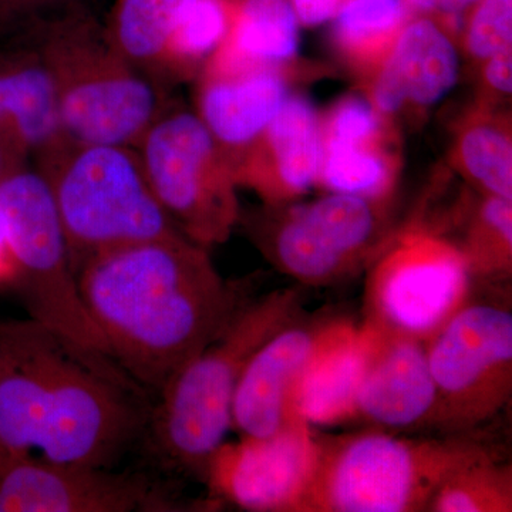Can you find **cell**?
I'll return each mask as SVG.
<instances>
[{
  "mask_svg": "<svg viewBox=\"0 0 512 512\" xmlns=\"http://www.w3.org/2000/svg\"><path fill=\"white\" fill-rule=\"evenodd\" d=\"M456 168L483 194L512 200V141L507 121L474 114L458 130Z\"/></svg>",
  "mask_w": 512,
  "mask_h": 512,
  "instance_id": "d4e9b609",
  "label": "cell"
},
{
  "mask_svg": "<svg viewBox=\"0 0 512 512\" xmlns=\"http://www.w3.org/2000/svg\"><path fill=\"white\" fill-rule=\"evenodd\" d=\"M190 0H120L106 33L124 59L163 82L171 37Z\"/></svg>",
  "mask_w": 512,
  "mask_h": 512,
  "instance_id": "7402d4cb",
  "label": "cell"
},
{
  "mask_svg": "<svg viewBox=\"0 0 512 512\" xmlns=\"http://www.w3.org/2000/svg\"><path fill=\"white\" fill-rule=\"evenodd\" d=\"M365 362L357 387L355 421L375 429L413 431L436 427L437 389L426 342L360 322Z\"/></svg>",
  "mask_w": 512,
  "mask_h": 512,
  "instance_id": "5bb4252c",
  "label": "cell"
},
{
  "mask_svg": "<svg viewBox=\"0 0 512 512\" xmlns=\"http://www.w3.org/2000/svg\"><path fill=\"white\" fill-rule=\"evenodd\" d=\"M437 389L436 429L460 434L494 419L512 394V313L468 301L426 342Z\"/></svg>",
  "mask_w": 512,
  "mask_h": 512,
  "instance_id": "8fae6325",
  "label": "cell"
},
{
  "mask_svg": "<svg viewBox=\"0 0 512 512\" xmlns=\"http://www.w3.org/2000/svg\"><path fill=\"white\" fill-rule=\"evenodd\" d=\"M25 163L18 160L15 156L6 151L5 148L0 146V181L6 177V175L15 171L16 168L23 167Z\"/></svg>",
  "mask_w": 512,
  "mask_h": 512,
  "instance_id": "d590c367",
  "label": "cell"
},
{
  "mask_svg": "<svg viewBox=\"0 0 512 512\" xmlns=\"http://www.w3.org/2000/svg\"><path fill=\"white\" fill-rule=\"evenodd\" d=\"M387 201L330 192L255 212L248 231L275 268L302 285L330 286L367 268L386 244Z\"/></svg>",
  "mask_w": 512,
  "mask_h": 512,
  "instance_id": "9c48e42d",
  "label": "cell"
},
{
  "mask_svg": "<svg viewBox=\"0 0 512 512\" xmlns=\"http://www.w3.org/2000/svg\"><path fill=\"white\" fill-rule=\"evenodd\" d=\"M134 148L174 227L207 249L227 241L241 221L238 185L231 160L200 117L168 107Z\"/></svg>",
  "mask_w": 512,
  "mask_h": 512,
  "instance_id": "ba28073f",
  "label": "cell"
},
{
  "mask_svg": "<svg viewBox=\"0 0 512 512\" xmlns=\"http://www.w3.org/2000/svg\"><path fill=\"white\" fill-rule=\"evenodd\" d=\"M366 338L360 323L343 318L332 338L320 348L296 384L293 412L311 427L355 421V400Z\"/></svg>",
  "mask_w": 512,
  "mask_h": 512,
  "instance_id": "ffe728a7",
  "label": "cell"
},
{
  "mask_svg": "<svg viewBox=\"0 0 512 512\" xmlns=\"http://www.w3.org/2000/svg\"><path fill=\"white\" fill-rule=\"evenodd\" d=\"M188 507L143 473H116L32 454L0 473V512H177Z\"/></svg>",
  "mask_w": 512,
  "mask_h": 512,
  "instance_id": "4fadbf2b",
  "label": "cell"
},
{
  "mask_svg": "<svg viewBox=\"0 0 512 512\" xmlns=\"http://www.w3.org/2000/svg\"><path fill=\"white\" fill-rule=\"evenodd\" d=\"M454 241L466 259L473 279L510 278L512 271V200L483 194L457 205Z\"/></svg>",
  "mask_w": 512,
  "mask_h": 512,
  "instance_id": "603a6c76",
  "label": "cell"
},
{
  "mask_svg": "<svg viewBox=\"0 0 512 512\" xmlns=\"http://www.w3.org/2000/svg\"><path fill=\"white\" fill-rule=\"evenodd\" d=\"M153 402L104 353L32 318L0 320V473L33 450L111 468L144 436Z\"/></svg>",
  "mask_w": 512,
  "mask_h": 512,
  "instance_id": "6da1fadb",
  "label": "cell"
},
{
  "mask_svg": "<svg viewBox=\"0 0 512 512\" xmlns=\"http://www.w3.org/2000/svg\"><path fill=\"white\" fill-rule=\"evenodd\" d=\"M0 225L18 266L13 286L30 318L109 356L84 306L52 192L37 168L23 165L0 181Z\"/></svg>",
  "mask_w": 512,
  "mask_h": 512,
  "instance_id": "52a82bcc",
  "label": "cell"
},
{
  "mask_svg": "<svg viewBox=\"0 0 512 512\" xmlns=\"http://www.w3.org/2000/svg\"><path fill=\"white\" fill-rule=\"evenodd\" d=\"M42 26L35 49L55 82L67 140L136 147L170 107L163 82L124 59L82 13L69 9Z\"/></svg>",
  "mask_w": 512,
  "mask_h": 512,
  "instance_id": "277c9868",
  "label": "cell"
},
{
  "mask_svg": "<svg viewBox=\"0 0 512 512\" xmlns=\"http://www.w3.org/2000/svg\"><path fill=\"white\" fill-rule=\"evenodd\" d=\"M466 42L468 53L481 62L511 47L512 0H480Z\"/></svg>",
  "mask_w": 512,
  "mask_h": 512,
  "instance_id": "f1b7e54d",
  "label": "cell"
},
{
  "mask_svg": "<svg viewBox=\"0 0 512 512\" xmlns=\"http://www.w3.org/2000/svg\"><path fill=\"white\" fill-rule=\"evenodd\" d=\"M340 316L299 318L266 340L248 363L232 404L239 436L268 437L296 423L293 393L303 370L339 328Z\"/></svg>",
  "mask_w": 512,
  "mask_h": 512,
  "instance_id": "9a60e30c",
  "label": "cell"
},
{
  "mask_svg": "<svg viewBox=\"0 0 512 512\" xmlns=\"http://www.w3.org/2000/svg\"><path fill=\"white\" fill-rule=\"evenodd\" d=\"M413 8L423 10V12H431V10H439L441 0H407Z\"/></svg>",
  "mask_w": 512,
  "mask_h": 512,
  "instance_id": "8d00e7d4",
  "label": "cell"
},
{
  "mask_svg": "<svg viewBox=\"0 0 512 512\" xmlns=\"http://www.w3.org/2000/svg\"><path fill=\"white\" fill-rule=\"evenodd\" d=\"M289 97L279 67L207 64L198 87V113L231 164L264 133Z\"/></svg>",
  "mask_w": 512,
  "mask_h": 512,
  "instance_id": "e0dca14e",
  "label": "cell"
},
{
  "mask_svg": "<svg viewBox=\"0 0 512 512\" xmlns=\"http://www.w3.org/2000/svg\"><path fill=\"white\" fill-rule=\"evenodd\" d=\"M319 434L296 423L268 437L224 441L201 476L212 497L251 512H306L319 463Z\"/></svg>",
  "mask_w": 512,
  "mask_h": 512,
  "instance_id": "7c38bea8",
  "label": "cell"
},
{
  "mask_svg": "<svg viewBox=\"0 0 512 512\" xmlns=\"http://www.w3.org/2000/svg\"><path fill=\"white\" fill-rule=\"evenodd\" d=\"M76 279L109 356L153 399L251 299L183 234L103 252Z\"/></svg>",
  "mask_w": 512,
  "mask_h": 512,
  "instance_id": "7a4b0ae2",
  "label": "cell"
},
{
  "mask_svg": "<svg viewBox=\"0 0 512 512\" xmlns=\"http://www.w3.org/2000/svg\"><path fill=\"white\" fill-rule=\"evenodd\" d=\"M37 163L74 275L103 252L181 234L154 197L134 147L66 140Z\"/></svg>",
  "mask_w": 512,
  "mask_h": 512,
  "instance_id": "8992f818",
  "label": "cell"
},
{
  "mask_svg": "<svg viewBox=\"0 0 512 512\" xmlns=\"http://www.w3.org/2000/svg\"><path fill=\"white\" fill-rule=\"evenodd\" d=\"M336 45L349 60L376 67L389 56L404 28V0H348L336 13Z\"/></svg>",
  "mask_w": 512,
  "mask_h": 512,
  "instance_id": "484cf974",
  "label": "cell"
},
{
  "mask_svg": "<svg viewBox=\"0 0 512 512\" xmlns=\"http://www.w3.org/2000/svg\"><path fill=\"white\" fill-rule=\"evenodd\" d=\"M319 444L306 512L427 511L448 477L495 456L476 440L409 439L380 429L319 434Z\"/></svg>",
  "mask_w": 512,
  "mask_h": 512,
  "instance_id": "5b68a950",
  "label": "cell"
},
{
  "mask_svg": "<svg viewBox=\"0 0 512 512\" xmlns=\"http://www.w3.org/2000/svg\"><path fill=\"white\" fill-rule=\"evenodd\" d=\"M298 22L289 0H244L207 64L281 67L298 52Z\"/></svg>",
  "mask_w": 512,
  "mask_h": 512,
  "instance_id": "44dd1931",
  "label": "cell"
},
{
  "mask_svg": "<svg viewBox=\"0 0 512 512\" xmlns=\"http://www.w3.org/2000/svg\"><path fill=\"white\" fill-rule=\"evenodd\" d=\"M231 15L222 0H190L171 37L163 77L201 73L227 39Z\"/></svg>",
  "mask_w": 512,
  "mask_h": 512,
  "instance_id": "4316f807",
  "label": "cell"
},
{
  "mask_svg": "<svg viewBox=\"0 0 512 512\" xmlns=\"http://www.w3.org/2000/svg\"><path fill=\"white\" fill-rule=\"evenodd\" d=\"M484 82L495 93L510 96L512 92V49L501 50L485 60Z\"/></svg>",
  "mask_w": 512,
  "mask_h": 512,
  "instance_id": "1f68e13d",
  "label": "cell"
},
{
  "mask_svg": "<svg viewBox=\"0 0 512 512\" xmlns=\"http://www.w3.org/2000/svg\"><path fill=\"white\" fill-rule=\"evenodd\" d=\"M66 140L55 82L35 47L0 57V146L26 163Z\"/></svg>",
  "mask_w": 512,
  "mask_h": 512,
  "instance_id": "d6986e66",
  "label": "cell"
},
{
  "mask_svg": "<svg viewBox=\"0 0 512 512\" xmlns=\"http://www.w3.org/2000/svg\"><path fill=\"white\" fill-rule=\"evenodd\" d=\"M70 0H0V25L15 22H46L67 12Z\"/></svg>",
  "mask_w": 512,
  "mask_h": 512,
  "instance_id": "4dcf8cb0",
  "label": "cell"
},
{
  "mask_svg": "<svg viewBox=\"0 0 512 512\" xmlns=\"http://www.w3.org/2000/svg\"><path fill=\"white\" fill-rule=\"evenodd\" d=\"M480 0H441L440 12L448 16H458Z\"/></svg>",
  "mask_w": 512,
  "mask_h": 512,
  "instance_id": "e575fe53",
  "label": "cell"
},
{
  "mask_svg": "<svg viewBox=\"0 0 512 512\" xmlns=\"http://www.w3.org/2000/svg\"><path fill=\"white\" fill-rule=\"evenodd\" d=\"M301 315L302 295L293 288L249 299L227 328L171 377L154 399L144 430L161 467L202 474L232 429V404L248 363L266 340Z\"/></svg>",
  "mask_w": 512,
  "mask_h": 512,
  "instance_id": "3957f363",
  "label": "cell"
},
{
  "mask_svg": "<svg viewBox=\"0 0 512 512\" xmlns=\"http://www.w3.org/2000/svg\"><path fill=\"white\" fill-rule=\"evenodd\" d=\"M293 12L303 25L318 26L338 13L340 0H291Z\"/></svg>",
  "mask_w": 512,
  "mask_h": 512,
  "instance_id": "d6a6232c",
  "label": "cell"
},
{
  "mask_svg": "<svg viewBox=\"0 0 512 512\" xmlns=\"http://www.w3.org/2000/svg\"><path fill=\"white\" fill-rule=\"evenodd\" d=\"M320 121L311 101L289 96L264 133L232 163L237 185L265 205L292 204L318 183Z\"/></svg>",
  "mask_w": 512,
  "mask_h": 512,
  "instance_id": "2e32d148",
  "label": "cell"
},
{
  "mask_svg": "<svg viewBox=\"0 0 512 512\" xmlns=\"http://www.w3.org/2000/svg\"><path fill=\"white\" fill-rule=\"evenodd\" d=\"M383 140L343 141L320 136L322 153L316 185L338 194L389 201L397 170Z\"/></svg>",
  "mask_w": 512,
  "mask_h": 512,
  "instance_id": "cb8c5ba5",
  "label": "cell"
},
{
  "mask_svg": "<svg viewBox=\"0 0 512 512\" xmlns=\"http://www.w3.org/2000/svg\"><path fill=\"white\" fill-rule=\"evenodd\" d=\"M429 512H511L512 468L497 456L460 468L433 495Z\"/></svg>",
  "mask_w": 512,
  "mask_h": 512,
  "instance_id": "83f0119b",
  "label": "cell"
},
{
  "mask_svg": "<svg viewBox=\"0 0 512 512\" xmlns=\"http://www.w3.org/2000/svg\"><path fill=\"white\" fill-rule=\"evenodd\" d=\"M457 245L424 222L390 235L367 266L363 320L427 342L471 299Z\"/></svg>",
  "mask_w": 512,
  "mask_h": 512,
  "instance_id": "30bf717a",
  "label": "cell"
},
{
  "mask_svg": "<svg viewBox=\"0 0 512 512\" xmlns=\"http://www.w3.org/2000/svg\"><path fill=\"white\" fill-rule=\"evenodd\" d=\"M18 278V266L10 251L8 239L0 225V286L15 285Z\"/></svg>",
  "mask_w": 512,
  "mask_h": 512,
  "instance_id": "836d02e7",
  "label": "cell"
},
{
  "mask_svg": "<svg viewBox=\"0 0 512 512\" xmlns=\"http://www.w3.org/2000/svg\"><path fill=\"white\" fill-rule=\"evenodd\" d=\"M382 114L370 101L346 97L320 124V136L343 141H367L384 137Z\"/></svg>",
  "mask_w": 512,
  "mask_h": 512,
  "instance_id": "f546056e",
  "label": "cell"
},
{
  "mask_svg": "<svg viewBox=\"0 0 512 512\" xmlns=\"http://www.w3.org/2000/svg\"><path fill=\"white\" fill-rule=\"evenodd\" d=\"M460 59L450 37L436 23L419 19L404 26L373 84V106L393 116L407 104L431 107L454 86Z\"/></svg>",
  "mask_w": 512,
  "mask_h": 512,
  "instance_id": "ac0fdd59",
  "label": "cell"
}]
</instances>
